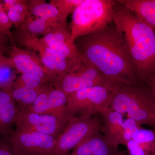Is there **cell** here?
Masks as SVG:
<instances>
[{"label":"cell","instance_id":"cell-27","mask_svg":"<svg viewBox=\"0 0 155 155\" xmlns=\"http://www.w3.org/2000/svg\"><path fill=\"white\" fill-rule=\"evenodd\" d=\"M13 25L5 10L3 9L0 11V31L8 35L11 38L12 43H14L11 32V28Z\"/></svg>","mask_w":155,"mask_h":155},{"label":"cell","instance_id":"cell-29","mask_svg":"<svg viewBox=\"0 0 155 155\" xmlns=\"http://www.w3.org/2000/svg\"><path fill=\"white\" fill-rule=\"evenodd\" d=\"M0 155H19L14 150L10 142L0 141Z\"/></svg>","mask_w":155,"mask_h":155},{"label":"cell","instance_id":"cell-23","mask_svg":"<svg viewBox=\"0 0 155 155\" xmlns=\"http://www.w3.org/2000/svg\"><path fill=\"white\" fill-rule=\"evenodd\" d=\"M83 0H52L50 3L58 9L60 14L67 19L69 14H73Z\"/></svg>","mask_w":155,"mask_h":155},{"label":"cell","instance_id":"cell-5","mask_svg":"<svg viewBox=\"0 0 155 155\" xmlns=\"http://www.w3.org/2000/svg\"><path fill=\"white\" fill-rule=\"evenodd\" d=\"M115 86L97 85L69 95L67 106L69 118L72 120L78 115L93 116L101 114L109 107Z\"/></svg>","mask_w":155,"mask_h":155},{"label":"cell","instance_id":"cell-34","mask_svg":"<svg viewBox=\"0 0 155 155\" xmlns=\"http://www.w3.org/2000/svg\"></svg>","mask_w":155,"mask_h":155},{"label":"cell","instance_id":"cell-33","mask_svg":"<svg viewBox=\"0 0 155 155\" xmlns=\"http://www.w3.org/2000/svg\"><path fill=\"white\" fill-rule=\"evenodd\" d=\"M4 8H3L2 4V1H0V11L1 10H3Z\"/></svg>","mask_w":155,"mask_h":155},{"label":"cell","instance_id":"cell-7","mask_svg":"<svg viewBox=\"0 0 155 155\" xmlns=\"http://www.w3.org/2000/svg\"><path fill=\"white\" fill-rule=\"evenodd\" d=\"M116 84L95 67L84 61L78 62L69 72L58 75L52 84L69 95L87 87L97 85L114 87Z\"/></svg>","mask_w":155,"mask_h":155},{"label":"cell","instance_id":"cell-1","mask_svg":"<svg viewBox=\"0 0 155 155\" xmlns=\"http://www.w3.org/2000/svg\"><path fill=\"white\" fill-rule=\"evenodd\" d=\"M75 43L84 61L114 83L140 84L127 45L113 22L101 31L78 38Z\"/></svg>","mask_w":155,"mask_h":155},{"label":"cell","instance_id":"cell-28","mask_svg":"<svg viewBox=\"0 0 155 155\" xmlns=\"http://www.w3.org/2000/svg\"><path fill=\"white\" fill-rule=\"evenodd\" d=\"M6 13L9 20L16 28L20 27L28 17L27 15L19 13L13 9H9Z\"/></svg>","mask_w":155,"mask_h":155},{"label":"cell","instance_id":"cell-17","mask_svg":"<svg viewBox=\"0 0 155 155\" xmlns=\"http://www.w3.org/2000/svg\"><path fill=\"white\" fill-rule=\"evenodd\" d=\"M155 31V0H117Z\"/></svg>","mask_w":155,"mask_h":155},{"label":"cell","instance_id":"cell-18","mask_svg":"<svg viewBox=\"0 0 155 155\" xmlns=\"http://www.w3.org/2000/svg\"><path fill=\"white\" fill-rule=\"evenodd\" d=\"M29 14L67 26V20L61 16L58 9L44 0L28 1Z\"/></svg>","mask_w":155,"mask_h":155},{"label":"cell","instance_id":"cell-24","mask_svg":"<svg viewBox=\"0 0 155 155\" xmlns=\"http://www.w3.org/2000/svg\"><path fill=\"white\" fill-rule=\"evenodd\" d=\"M141 126L131 118L127 117L124 119L121 145H125L127 142L132 140L134 134Z\"/></svg>","mask_w":155,"mask_h":155},{"label":"cell","instance_id":"cell-15","mask_svg":"<svg viewBox=\"0 0 155 155\" xmlns=\"http://www.w3.org/2000/svg\"><path fill=\"white\" fill-rule=\"evenodd\" d=\"M12 86L0 89V135L10 134L18 109L12 95Z\"/></svg>","mask_w":155,"mask_h":155},{"label":"cell","instance_id":"cell-26","mask_svg":"<svg viewBox=\"0 0 155 155\" xmlns=\"http://www.w3.org/2000/svg\"><path fill=\"white\" fill-rule=\"evenodd\" d=\"M132 140L138 143H155V130L140 127L134 134Z\"/></svg>","mask_w":155,"mask_h":155},{"label":"cell","instance_id":"cell-16","mask_svg":"<svg viewBox=\"0 0 155 155\" xmlns=\"http://www.w3.org/2000/svg\"><path fill=\"white\" fill-rule=\"evenodd\" d=\"M104 120L105 137L116 147L121 145L124 119L122 114L107 108L100 114Z\"/></svg>","mask_w":155,"mask_h":155},{"label":"cell","instance_id":"cell-20","mask_svg":"<svg viewBox=\"0 0 155 155\" xmlns=\"http://www.w3.org/2000/svg\"><path fill=\"white\" fill-rule=\"evenodd\" d=\"M44 87L37 89L25 87L13 89L12 95L18 105V110L28 111L32 104L41 93Z\"/></svg>","mask_w":155,"mask_h":155},{"label":"cell","instance_id":"cell-3","mask_svg":"<svg viewBox=\"0 0 155 155\" xmlns=\"http://www.w3.org/2000/svg\"><path fill=\"white\" fill-rule=\"evenodd\" d=\"M109 108L155 130V100L140 84H116Z\"/></svg>","mask_w":155,"mask_h":155},{"label":"cell","instance_id":"cell-12","mask_svg":"<svg viewBox=\"0 0 155 155\" xmlns=\"http://www.w3.org/2000/svg\"><path fill=\"white\" fill-rule=\"evenodd\" d=\"M69 96L64 91L46 84L32 104L28 112L58 116L71 121L67 114Z\"/></svg>","mask_w":155,"mask_h":155},{"label":"cell","instance_id":"cell-21","mask_svg":"<svg viewBox=\"0 0 155 155\" xmlns=\"http://www.w3.org/2000/svg\"><path fill=\"white\" fill-rule=\"evenodd\" d=\"M47 84L40 78L28 75L22 74L19 78L14 81L13 89L25 87V88L37 89L41 88Z\"/></svg>","mask_w":155,"mask_h":155},{"label":"cell","instance_id":"cell-19","mask_svg":"<svg viewBox=\"0 0 155 155\" xmlns=\"http://www.w3.org/2000/svg\"><path fill=\"white\" fill-rule=\"evenodd\" d=\"M63 26H66L29 15L20 27L37 36L38 35L43 36L54 29Z\"/></svg>","mask_w":155,"mask_h":155},{"label":"cell","instance_id":"cell-35","mask_svg":"<svg viewBox=\"0 0 155 155\" xmlns=\"http://www.w3.org/2000/svg\"></svg>","mask_w":155,"mask_h":155},{"label":"cell","instance_id":"cell-14","mask_svg":"<svg viewBox=\"0 0 155 155\" xmlns=\"http://www.w3.org/2000/svg\"><path fill=\"white\" fill-rule=\"evenodd\" d=\"M71 155H117V148L100 132L84 139L75 147Z\"/></svg>","mask_w":155,"mask_h":155},{"label":"cell","instance_id":"cell-2","mask_svg":"<svg viewBox=\"0 0 155 155\" xmlns=\"http://www.w3.org/2000/svg\"><path fill=\"white\" fill-rule=\"evenodd\" d=\"M113 22L127 45L140 82L144 85L155 75V31L117 1Z\"/></svg>","mask_w":155,"mask_h":155},{"label":"cell","instance_id":"cell-9","mask_svg":"<svg viewBox=\"0 0 155 155\" xmlns=\"http://www.w3.org/2000/svg\"><path fill=\"white\" fill-rule=\"evenodd\" d=\"M10 134L9 142L19 155H49L57 138L17 127Z\"/></svg>","mask_w":155,"mask_h":155},{"label":"cell","instance_id":"cell-11","mask_svg":"<svg viewBox=\"0 0 155 155\" xmlns=\"http://www.w3.org/2000/svg\"><path fill=\"white\" fill-rule=\"evenodd\" d=\"M69 122L68 119L53 115L18 110L15 124L16 127L23 129L57 137Z\"/></svg>","mask_w":155,"mask_h":155},{"label":"cell","instance_id":"cell-13","mask_svg":"<svg viewBox=\"0 0 155 155\" xmlns=\"http://www.w3.org/2000/svg\"><path fill=\"white\" fill-rule=\"evenodd\" d=\"M40 39L48 46L61 55L75 61H84L67 26L54 29Z\"/></svg>","mask_w":155,"mask_h":155},{"label":"cell","instance_id":"cell-32","mask_svg":"<svg viewBox=\"0 0 155 155\" xmlns=\"http://www.w3.org/2000/svg\"><path fill=\"white\" fill-rule=\"evenodd\" d=\"M5 51V50L0 48V67L7 66L12 67L8 57H6L4 54Z\"/></svg>","mask_w":155,"mask_h":155},{"label":"cell","instance_id":"cell-8","mask_svg":"<svg viewBox=\"0 0 155 155\" xmlns=\"http://www.w3.org/2000/svg\"><path fill=\"white\" fill-rule=\"evenodd\" d=\"M104 132V125L96 116H77L69 122L62 133L56 138L49 155H68L84 139L97 132Z\"/></svg>","mask_w":155,"mask_h":155},{"label":"cell","instance_id":"cell-25","mask_svg":"<svg viewBox=\"0 0 155 155\" xmlns=\"http://www.w3.org/2000/svg\"><path fill=\"white\" fill-rule=\"evenodd\" d=\"M17 72L16 69L9 66L0 67V89L13 86Z\"/></svg>","mask_w":155,"mask_h":155},{"label":"cell","instance_id":"cell-4","mask_svg":"<svg viewBox=\"0 0 155 155\" xmlns=\"http://www.w3.org/2000/svg\"><path fill=\"white\" fill-rule=\"evenodd\" d=\"M113 0H83L72 14L69 24L73 40L102 30L113 22Z\"/></svg>","mask_w":155,"mask_h":155},{"label":"cell","instance_id":"cell-31","mask_svg":"<svg viewBox=\"0 0 155 155\" xmlns=\"http://www.w3.org/2000/svg\"><path fill=\"white\" fill-rule=\"evenodd\" d=\"M10 40L12 42L11 38L8 35L0 31V48L5 51L7 45Z\"/></svg>","mask_w":155,"mask_h":155},{"label":"cell","instance_id":"cell-30","mask_svg":"<svg viewBox=\"0 0 155 155\" xmlns=\"http://www.w3.org/2000/svg\"><path fill=\"white\" fill-rule=\"evenodd\" d=\"M144 85L147 88L155 100V75Z\"/></svg>","mask_w":155,"mask_h":155},{"label":"cell","instance_id":"cell-6","mask_svg":"<svg viewBox=\"0 0 155 155\" xmlns=\"http://www.w3.org/2000/svg\"><path fill=\"white\" fill-rule=\"evenodd\" d=\"M14 42L27 49L38 52V57L46 68L59 75L70 71L79 62L61 55L48 46L40 38L21 27L12 34Z\"/></svg>","mask_w":155,"mask_h":155},{"label":"cell","instance_id":"cell-22","mask_svg":"<svg viewBox=\"0 0 155 155\" xmlns=\"http://www.w3.org/2000/svg\"><path fill=\"white\" fill-rule=\"evenodd\" d=\"M125 146L129 155H155V143H138L131 140Z\"/></svg>","mask_w":155,"mask_h":155},{"label":"cell","instance_id":"cell-10","mask_svg":"<svg viewBox=\"0 0 155 155\" xmlns=\"http://www.w3.org/2000/svg\"><path fill=\"white\" fill-rule=\"evenodd\" d=\"M12 68L22 74L40 78L47 84H52L58 75L44 66L38 56L30 50L13 46L8 57Z\"/></svg>","mask_w":155,"mask_h":155}]
</instances>
